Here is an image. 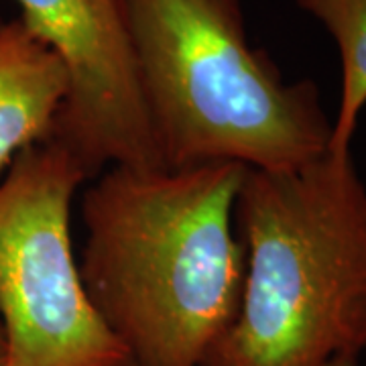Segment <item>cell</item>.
<instances>
[{"label":"cell","instance_id":"1","mask_svg":"<svg viewBox=\"0 0 366 366\" xmlns=\"http://www.w3.org/2000/svg\"><path fill=\"white\" fill-rule=\"evenodd\" d=\"M247 169L112 165L84 192L81 281L137 366H202L232 326L244 287L232 222Z\"/></svg>","mask_w":366,"mask_h":366},{"label":"cell","instance_id":"2","mask_svg":"<svg viewBox=\"0 0 366 366\" xmlns=\"http://www.w3.org/2000/svg\"><path fill=\"white\" fill-rule=\"evenodd\" d=\"M238 315L202 366H324L366 350V187L352 153L249 167L236 194Z\"/></svg>","mask_w":366,"mask_h":366},{"label":"cell","instance_id":"3","mask_svg":"<svg viewBox=\"0 0 366 366\" xmlns=\"http://www.w3.org/2000/svg\"><path fill=\"white\" fill-rule=\"evenodd\" d=\"M144 108L169 169L232 161L287 171L327 153L312 79L285 81L240 0H122Z\"/></svg>","mask_w":366,"mask_h":366},{"label":"cell","instance_id":"4","mask_svg":"<svg viewBox=\"0 0 366 366\" xmlns=\"http://www.w3.org/2000/svg\"><path fill=\"white\" fill-rule=\"evenodd\" d=\"M86 182L53 139L23 149L0 179L2 366H137L74 257L71 202Z\"/></svg>","mask_w":366,"mask_h":366},{"label":"cell","instance_id":"5","mask_svg":"<svg viewBox=\"0 0 366 366\" xmlns=\"http://www.w3.org/2000/svg\"><path fill=\"white\" fill-rule=\"evenodd\" d=\"M21 21L66 67L53 139L88 179L106 165L165 167L144 108L122 0H16Z\"/></svg>","mask_w":366,"mask_h":366},{"label":"cell","instance_id":"6","mask_svg":"<svg viewBox=\"0 0 366 366\" xmlns=\"http://www.w3.org/2000/svg\"><path fill=\"white\" fill-rule=\"evenodd\" d=\"M66 96L61 59L19 16L0 23V179L23 149L49 137Z\"/></svg>","mask_w":366,"mask_h":366},{"label":"cell","instance_id":"7","mask_svg":"<svg viewBox=\"0 0 366 366\" xmlns=\"http://www.w3.org/2000/svg\"><path fill=\"white\" fill-rule=\"evenodd\" d=\"M295 4L324 25L340 53V106L327 153L342 157L350 153L356 122L366 106V0H295Z\"/></svg>","mask_w":366,"mask_h":366},{"label":"cell","instance_id":"8","mask_svg":"<svg viewBox=\"0 0 366 366\" xmlns=\"http://www.w3.org/2000/svg\"><path fill=\"white\" fill-rule=\"evenodd\" d=\"M324 366H358V358H348V356H344V358H336V360H332V362H327Z\"/></svg>","mask_w":366,"mask_h":366},{"label":"cell","instance_id":"9","mask_svg":"<svg viewBox=\"0 0 366 366\" xmlns=\"http://www.w3.org/2000/svg\"><path fill=\"white\" fill-rule=\"evenodd\" d=\"M2 356H4V340H2V330H0V366H2Z\"/></svg>","mask_w":366,"mask_h":366}]
</instances>
